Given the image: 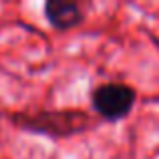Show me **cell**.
<instances>
[{
  "label": "cell",
  "instance_id": "cell-1",
  "mask_svg": "<svg viewBox=\"0 0 159 159\" xmlns=\"http://www.w3.org/2000/svg\"><path fill=\"white\" fill-rule=\"evenodd\" d=\"M137 101V93L133 87L123 83H105L97 87L91 95L93 109L101 119L105 121H119L131 113Z\"/></svg>",
  "mask_w": 159,
  "mask_h": 159
},
{
  "label": "cell",
  "instance_id": "cell-3",
  "mask_svg": "<svg viewBox=\"0 0 159 159\" xmlns=\"http://www.w3.org/2000/svg\"><path fill=\"white\" fill-rule=\"evenodd\" d=\"M44 16L54 30H69L83 22V8L73 0H48L44 4Z\"/></svg>",
  "mask_w": 159,
  "mask_h": 159
},
{
  "label": "cell",
  "instance_id": "cell-2",
  "mask_svg": "<svg viewBox=\"0 0 159 159\" xmlns=\"http://www.w3.org/2000/svg\"><path fill=\"white\" fill-rule=\"evenodd\" d=\"M83 119L81 111H70V113H61V111H51V113H43L39 117H28L24 121H18L24 129L28 131H40V133H48V135H69V133L79 129V121Z\"/></svg>",
  "mask_w": 159,
  "mask_h": 159
}]
</instances>
